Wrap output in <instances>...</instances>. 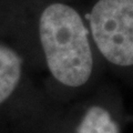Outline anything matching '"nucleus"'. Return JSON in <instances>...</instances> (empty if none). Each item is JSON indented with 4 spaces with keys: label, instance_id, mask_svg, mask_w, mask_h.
<instances>
[{
    "label": "nucleus",
    "instance_id": "obj_1",
    "mask_svg": "<svg viewBox=\"0 0 133 133\" xmlns=\"http://www.w3.org/2000/svg\"><path fill=\"white\" fill-rule=\"evenodd\" d=\"M38 40L48 73L66 89H80L92 80L101 60L85 15L70 2L50 1L41 9Z\"/></svg>",
    "mask_w": 133,
    "mask_h": 133
},
{
    "label": "nucleus",
    "instance_id": "obj_2",
    "mask_svg": "<svg viewBox=\"0 0 133 133\" xmlns=\"http://www.w3.org/2000/svg\"><path fill=\"white\" fill-rule=\"evenodd\" d=\"M84 15L100 59L116 71H132L133 0H93Z\"/></svg>",
    "mask_w": 133,
    "mask_h": 133
},
{
    "label": "nucleus",
    "instance_id": "obj_4",
    "mask_svg": "<svg viewBox=\"0 0 133 133\" xmlns=\"http://www.w3.org/2000/svg\"><path fill=\"white\" fill-rule=\"evenodd\" d=\"M76 133H120V129L105 108L93 105L83 114Z\"/></svg>",
    "mask_w": 133,
    "mask_h": 133
},
{
    "label": "nucleus",
    "instance_id": "obj_3",
    "mask_svg": "<svg viewBox=\"0 0 133 133\" xmlns=\"http://www.w3.org/2000/svg\"><path fill=\"white\" fill-rule=\"evenodd\" d=\"M23 74V60L17 50L0 42V105L18 88Z\"/></svg>",
    "mask_w": 133,
    "mask_h": 133
}]
</instances>
